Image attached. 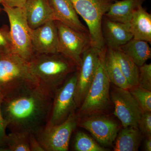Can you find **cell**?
Instances as JSON below:
<instances>
[{"label":"cell","mask_w":151,"mask_h":151,"mask_svg":"<svg viewBox=\"0 0 151 151\" xmlns=\"http://www.w3.org/2000/svg\"><path fill=\"white\" fill-rule=\"evenodd\" d=\"M53 98L39 85L25 86L9 94L1 104L7 128L35 136L47 124Z\"/></svg>","instance_id":"1"},{"label":"cell","mask_w":151,"mask_h":151,"mask_svg":"<svg viewBox=\"0 0 151 151\" xmlns=\"http://www.w3.org/2000/svg\"><path fill=\"white\" fill-rule=\"evenodd\" d=\"M29 64L39 86L53 97L68 77L78 69L73 61L59 53L35 55Z\"/></svg>","instance_id":"2"},{"label":"cell","mask_w":151,"mask_h":151,"mask_svg":"<svg viewBox=\"0 0 151 151\" xmlns=\"http://www.w3.org/2000/svg\"><path fill=\"white\" fill-rule=\"evenodd\" d=\"M39 85L29 62L15 54H0V97L27 86Z\"/></svg>","instance_id":"3"},{"label":"cell","mask_w":151,"mask_h":151,"mask_svg":"<svg viewBox=\"0 0 151 151\" xmlns=\"http://www.w3.org/2000/svg\"><path fill=\"white\" fill-rule=\"evenodd\" d=\"M107 48L100 51L95 76L85 99L77 113L79 120L92 115H103L111 105L110 82L105 68L104 59Z\"/></svg>","instance_id":"4"},{"label":"cell","mask_w":151,"mask_h":151,"mask_svg":"<svg viewBox=\"0 0 151 151\" xmlns=\"http://www.w3.org/2000/svg\"><path fill=\"white\" fill-rule=\"evenodd\" d=\"M73 7L88 27L90 45L101 51L105 44L102 33L103 17L113 0H70Z\"/></svg>","instance_id":"5"},{"label":"cell","mask_w":151,"mask_h":151,"mask_svg":"<svg viewBox=\"0 0 151 151\" xmlns=\"http://www.w3.org/2000/svg\"><path fill=\"white\" fill-rule=\"evenodd\" d=\"M2 5L8 17L14 53L29 62L35 54L32 47V29L28 24L25 9Z\"/></svg>","instance_id":"6"},{"label":"cell","mask_w":151,"mask_h":151,"mask_svg":"<svg viewBox=\"0 0 151 151\" xmlns=\"http://www.w3.org/2000/svg\"><path fill=\"white\" fill-rule=\"evenodd\" d=\"M77 70L71 73L55 92L51 113L45 127L57 126L65 121L76 108L75 93Z\"/></svg>","instance_id":"7"},{"label":"cell","mask_w":151,"mask_h":151,"mask_svg":"<svg viewBox=\"0 0 151 151\" xmlns=\"http://www.w3.org/2000/svg\"><path fill=\"white\" fill-rule=\"evenodd\" d=\"M54 22L57 29L58 53L73 61L78 69L83 52L90 46L89 34L77 31L58 21Z\"/></svg>","instance_id":"8"},{"label":"cell","mask_w":151,"mask_h":151,"mask_svg":"<svg viewBox=\"0 0 151 151\" xmlns=\"http://www.w3.org/2000/svg\"><path fill=\"white\" fill-rule=\"evenodd\" d=\"M79 121L75 111L61 124L45 127L35 137L45 151H68L71 135Z\"/></svg>","instance_id":"9"},{"label":"cell","mask_w":151,"mask_h":151,"mask_svg":"<svg viewBox=\"0 0 151 151\" xmlns=\"http://www.w3.org/2000/svg\"><path fill=\"white\" fill-rule=\"evenodd\" d=\"M110 97L114 105L113 114L120 120L123 127L138 128L143 111L129 90L114 86Z\"/></svg>","instance_id":"10"},{"label":"cell","mask_w":151,"mask_h":151,"mask_svg":"<svg viewBox=\"0 0 151 151\" xmlns=\"http://www.w3.org/2000/svg\"><path fill=\"white\" fill-rule=\"evenodd\" d=\"M100 51L90 45L82 54L81 65L77 70L75 93L77 108L83 103L92 84L98 65Z\"/></svg>","instance_id":"11"},{"label":"cell","mask_w":151,"mask_h":151,"mask_svg":"<svg viewBox=\"0 0 151 151\" xmlns=\"http://www.w3.org/2000/svg\"><path fill=\"white\" fill-rule=\"evenodd\" d=\"M78 125L90 132L103 147L112 146L120 130L119 124L116 121L103 115L81 118Z\"/></svg>","instance_id":"12"},{"label":"cell","mask_w":151,"mask_h":151,"mask_svg":"<svg viewBox=\"0 0 151 151\" xmlns=\"http://www.w3.org/2000/svg\"><path fill=\"white\" fill-rule=\"evenodd\" d=\"M32 45L35 55L58 53L57 29L54 20L32 29Z\"/></svg>","instance_id":"13"},{"label":"cell","mask_w":151,"mask_h":151,"mask_svg":"<svg viewBox=\"0 0 151 151\" xmlns=\"http://www.w3.org/2000/svg\"><path fill=\"white\" fill-rule=\"evenodd\" d=\"M102 29L105 44L112 49H118L133 38L129 23L112 21L104 16Z\"/></svg>","instance_id":"14"},{"label":"cell","mask_w":151,"mask_h":151,"mask_svg":"<svg viewBox=\"0 0 151 151\" xmlns=\"http://www.w3.org/2000/svg\"><path fill=\"white\" fill-rule=\"evenodd\" d=\"M54 21H58L68 27L81 32L89 34L82 24L70 0H49Z\"/></svg>","instance_id":"15"},{"label":"cell","mask_w":151,"mask_h":151,"mask_svg":"<svg viewBox=\"0 0 151 151\" xmlns=\"http://www.w3.org/2000/svg\"><path fill=\"white\" fill-rule=\"evenodd\" d=\"M24 8L28 24L32 29L54 20L49 0H27Z\"/></svg>","instance_id":"16"},{"label":"cell","mask_w":151,"mask_h":151,"mask_svg":"<svg viewBox=\"0 0 151 151\" xmlns=\"http://www.w3.org/2000/svg\"><path fill=\"white\" fill-rule=\"evenodd\" d=\"M133 38L151 42V15L139 5L135 10L130 21Z\"/></svg>","instance_id":"17"},{"label":"cell","mask_w":151,"mask_h":151,"mask_svg":"<svg viewBox=\"0 0 151 151\" xmlns=\"http://www.w3.org/2000/svg\"><path fill=\"white\" fill-rule=\"evenodd\" d=\"M143 0H122L112 3L104 16L112 21L129 23L133 13Z\"/></svg>","instance_id":"18"},{"label":"cell","mask_w":151,"mask_h":151,"mask_svg":"<svg viewBox=\"0 0 151 151\" xmlns=\"http://www.w3.org/2000/svg\"><path fill=\"white\" fill-rule=\"evenodd\" d=\"M142 134L137 128L125 127L118 133L114 147V151H137L142 139Z\"/></svg>","instance_id":"19"},{"label":"cell","mask_w":151,"mask_h":151,"mask_svg":"<svg viewBox=\"0 0 151 151\" xmlns=\"http://www.w3.org/2000/svg\"><path fill=\"white\" fill-rule=\"evenodd\" d=\"M118 50L127 55L139 67L151 58V49L145 41L133 38Z\"/></svg>","instance_id":"20"},{"label":"cell","mask_w":151,"mask_h":151,"mask_svg":"<svg viewBox=\"0 0 151 151\" xmlns=\"http://www.w3.org/2000/svg\"><path fill=\"white\" fill-rule=\"evenodd\" d=\"M104 68L111 83L122 89H130L132 88L122 73L113 49L107 47L104 59Z\"/></svg>","instance_id":"21"},{"label":"cell","mask_w":151,"mask_h":151,"mask_svg":"<svg viewBox=\"0 0 151 151\" xmlns=\"http://www.w3.org/2000/svg\"><path fill=\"white\" fill-rule=\"evenodd\" d=\"M122 73L131 87L138 86L139 67L129 56L119 50H113Z\"/></svg>","instance_id":"22"},{"label":"cell","mask_w":151,"mask_h":151,"mask_svg":"<svg viewBox=\"0 0 151 151\" xmlns=\"http://www.w3.org/2000/svg\"><path fill=\"white\" fill-rule=\"evenodd\" d=\"M30 135L24 132H11L6 137L4 151H30Z\"/></svg>","instance_id":"23"},{"label":"cell","mask_w":151,"mask_h":151,"mask_svg":"<svg viewBox=\"0 0 151 151\" xmlns=\"http://www.w3.org/2000/svg\"><path fill=\"white\" fill-rule=\"evenodd\" d=\"M73 149L76 151H107L108 149L102 147L84 132H78L75 134Z\"/></svg>","instance_id":"24"},{"label":"cell","mask_w":151,"mask_h":151,"mask_svg":"<svg viewBox=\"0 0 151 151\" xmlns=\"http://www.w3.org/2000/svg\"><path fill=\"white\" fill-rule=\"evenodd\" d=\"M143 112H151V91L139 86L129 89Z\"/></svg>","instance_id":"25"},{"label":"cell","mask_w":151,"mask_h":151,"mask_svg":"<svg viewBox=\"0 0 151 151\" xmlns=\"http://www.w3.org/2000/svg\"><path fill=\"white\" fill-rule=\"evenodd\" d=\"M0 54H14L9 29L6 25L0 28Z\"/></svg>","instance_id":"26"},{"label":"cell","mask_w":151,"mask_h":151,"mask_svg":"<svg viewBox=\"0 0 151 151\" xmlns=\"http://www.w3.org/2000/svg\"><path fill=\"white\" fill-rule=\"evenodd\" d=\"M138 86L151 91V64L145 63L139 67Z\"/></svg>","instance_id":"27"},{"label":"cell","mask_w":151,"mask_h":151,"mask_svg":"<svg viewBox=\"0 0 151 151\" xmlns=\"http://www.w3.org/2000/svg\"><path fill=\"white\" fill-rule=\"evenodd\" d=\"M138 127L145 137H151V112H143Z\"/></svg>","instance_id":"28"},{"label":"cell","mask_w":151,"mask_h":151,"mask_svg":"<svg viewBox=\"0 0 151 151\" xmlns=\"http://www.w3.org/2000/svg\"><path fill=\"white\" fill-rule=\"evenodd\" d=\"M3 99L0 97V151H4L3 147L7 134L6 129L7 128L6 123L3 117L1 104Z\"/></svg>","instance_id":"29"},{"label":"cell","mask_w":151,"mask_h":151,"mask_svg":"<svg viewBox=\"0 0 151 151\" xmlns=\"http://www.w3.org/2000/svg\"><path fill=\"white\" fill-rule=\"evenodd\" d=\"M27 0H0V4L11 8H24Z\"/></svg>","instance_id":"30"},{"label":"cell","mask_w":151,"mask_h":151,"mask_svg":"<svg viewBox=\"0 0 151 151\" xmlns=\"http://www.w3.org/2000/svg\"><path fill=\"white\" fill-rule=\"evenodd\" d=\"M29 147L30 151H45L35 135L29 136Z\"/></svg>","instance_id":"31"},{"label":"cell","mask_w":151,"mask_h":151,"mask_svg":"<svg viewBox=\"0 0 151 151\" xmlns=\"http://www.w3.org/2000/svg\"><path fill=\"white\" fill-rule=\"evenodd\" d=\"M144 142V150L146 151H151V137H145Z\"/></svg>","instance_id":"32"}]
</instances>
